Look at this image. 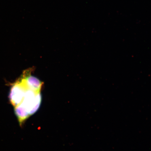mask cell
<instances>
[{
	"instance_id": "cell-1",
	"label": "cell",
	"mask_w": 151,
	"mask_h": 151,
	"mask_svg": "<svg viewBox=\"0 0 151 151\" xmlns=\"http://www.w3.org/2000/svg\"><path fill=\"white\" fill-rule=\"evenodd\" d=\"M41 96L40 92H37L27 88L23 101L21 103L27 110L30 116L37 112L40 106Z\"/></svg>"
},
{
	"instance_id": "cell-3",
	"label": "cell",
	"mask_w": 151,
	"mask_h": 151,
	"mask_svg": "<svg viewBox=\"0 0 151 151\" xmlns=\"http://www.w3.org/2000/svg\"><path fill=\"white\" fill-rule=\"evenodd\" d=\"M29 89L35 92H40L42 86V82L38 79L32 76H29L22 80Z\"/></svg>"
},
{
	"instance_id": "cell-2",
	"label": "cell",
	"mask_w": 151,
	"mask_h": 151,
	"mask_svg": "<svg viewBox=\"0 0 151 151\" xmlns=\"http://www.w3.org/2000/svg\"><path fill=\"white\" fill-rule=\"evenodd\" d=\"M27 88L22 80L13 85L9 96V101L13 106L15 107L22 103Z\"/></svg>"
},
{
	"instance_id": "cell-4",
	"label": "cell",
	"mask_w": 151,
	"mask_h": 151,
	"mask_svg": "<svg viewBox=\"0 0 151 151\" xmlns=\"http://www.w3.org/2000/svg\"><path fill=\"white\" fill-rule=\"evenodd\" d=\"M14 111L20 124L25 121L30 116L27 110L21 104L15 107Z\"/></svg>"
}]
</instances>
